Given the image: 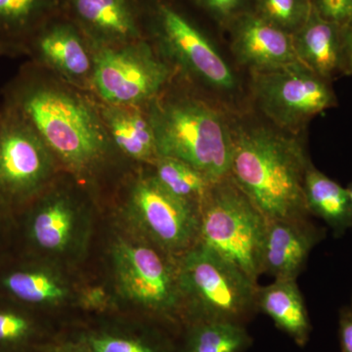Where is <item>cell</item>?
Here are the masks:
<instances>
[{"label": "cell", "instance_id": "e0dca14e", "mask_svg": "<svg viewBox=\"0 0 352 352\" xmlns=\"http://www.w3.org/2000/svg\"><path fill=\"white\" fill-rule=\"evenodd\" d=\"M71 326L0 295V352H46Z\"/></svg>", "mask_w": 352, "mask_h": 352}, {"label": "cell", "instance_id": "d4e9b609", "mask_svg": "<svg viewBox=\"0 0 352 352\" xmlns=\"http://www.w3.org/2000/svg\"><path fill=\"white\" fill-rule=\"evenodd\" d=\"M83 20L95 29L118 38H131L136 28L124 0H75Z\"/></svg>", "mask_w": 352, "mask_h": 352}, {"label": "cell", "instance_id": "83f0119b", "mask_svg": "<svg viewBox=\"0 0 352 352\" xmlns=\"http://www.w3.org/2000/svg\"><path fill=\"white\" fill-rule=\"evenodd\" d=\"M321 18L342 27L352 19V0H310Z\"/></svg>", "mask_w": 352, "mask_h": 352}, {"label": "cell", "instance_id": "836d02e7", "mask_svg": "<svg viewBox=\"0 0 352 352\" xmlns=\"http://www.w3.org/2000/svg\"><path fill=\"white\" fill-rule=\"evenodd\" d=\"M18 50V48L14 47V46L10 45V44L4 43L0 39V56L1 55L9 54V53H12L13 50Z\"/></svg>", "mask_w": 352, "mask_h": 352}, {"label": "cell", "instance_id": "7c38bea8", "mask_svg": "<svg viewBox=\"0 0 352 352\" xmlns=\"http://www.w3.org/2000/svg\"><path fill=\"white\" fill-rule=\"evenodd\" d=\"M170 76V67L147 44L102 48L95 55L92 80L110 105L135 106L153 101Z\"/></svg>", "mask_w": 352, "mask_h": 352}, {"label": "cell", "instance_id": "5b68a950", "mask_svg": "<svg viewBox=\"0 0 352 352\" xmlns=\"http://www.w3.org/2000/svg\"><path fill=\"white\" fill-rule=\"evenodd\" d=\"M232 110L190 96L155 98L149 117L160 157L180 160L210 182L226 177L232 157Z\"/></svg>", "mask_w": 352, "mask_h": 352}, {"label": "cell", "instance_id": "1f68e13d", "mask_svg": "<svg viewBox=\"0 0 352 352\" xmlns=\"http://www.w3.org/2000/svg\"><path fill=\"white\" fill-rule=\"evenodd\" d=\"M342 75H349L352 67V19L342 27Z\"/></svg>", "mask_w": 352, "mask_h": 352}, {"label": "cell", "instance_id": "f1b7e54d", "mask_svg": "<svg viewBox=\"0 0 352 352\" xmlns=\"http://www.w3.org/2000/svg\"><path fill=\"white\" fill-rule=\"evenodd\" d=\"M16 251L15 217L0 207V264Z\"/></svg>", "mask_w": 352, "mask_h": 352}, {"label": "cell", "instance_id": "ac0fdd59", "mask_svg": "<svg viewBox=\"0 0 352 352\" xmlns=\"http://www.w3.org/2000/svg\"><path fill=\"white\" fill-rule=\"evenodd\" d=\"M300 63L328 82L342 74V27L321 18L312 7L305 24L293 34Z\"/></svg>", "mask_w": 352, "mask_h": 352}, {"label": "cell", "instance_id": "d6a6232c", "mask_svg": "<svg viewBox=\"0 0 352 352\" xmlns=\"http://www.w3.org/2000/svg\"><path fill=\"white\" fill-rule=\"evenodd\" d=\"M208 9L220 18H227L235 13L243 0H203Z\"/></svg>", "mask_w": 352, "mask_h": 352}, {"label": "cell", "instance_id": "8d00e7d4", "mask_svg": "<svg viewBox=\"0 0 352 352\" xmlns=\"http://www.w3.org/2000/svg\"><path fill=\"white\" fill-rule=\"evenodd\" d=\"M349 75H352V67H351V72H349Z\"/></svg>", "mask_w": 352, "mask_h": 352}, {"label": "cell", "instance_id": "f546056e", "mask_svg": "<svg viewBox=\"0 0 352 352\" xmlns=\"http://www.w3.org/2000/svg\"><path fill=\"white\" fill-rule=\"evenodd\" d=\"M339 338L342 352H352V307H344L339 315Z\"/></svg>", "mask_w": 352, "mask_h": 352}, {"label": "cell", "instance_id": "44dd1931", "mask_svg": "<svg viewBox=\"0 0 352 352\" xmlns=\"http://www.w3.org/2000/svg\"><path fill=\"white\" fill-rule=\"evenodd\" d=\"M305 198L310 214L320 217L336 237L352 227V207L346 188L324 175L314 164L305 179Z\"/></svg>", "mask_w": 352, "mask_h": 352}, {"label": "cell", "instance_id": "603a6c76", "mask_svg": "<svg viewBox=\"0 0 352 352\" xmlns=\"http://www.w3.org/2000/svg\"><path fill=\"white\" fill-rule=\"evenodd\" d=\"M252 338L245 326L226 322H198L183 326L177 352H245Z\"/></svg>", "mask_w": 352, "mask_h": 352}, {"label": "cell", "instance_id": "e575fe53", "mask_svg": "<svg viewBox=\"0 0 352 352\" xmlns=\"http://www.w3.org/2000/svg\"><path fill=\"white\" fill-rule=\"evenodd\" d=\"M347 193H349V199H351V207H352V182L346 188Z\"/></svg>", "mask_w": 352, "mask_h": 352}, {"label": "cell", "instance_id": "3957f363", "mask_svg": "<svg viewBox=\"0 0 352 352\" xmlns=\"http://www.w3.org/2000/svg\"><path fill=\"white\" fill-rule=\"evenodd\" d=\"M231 118L234 182L266 219L309 217L305 179L312 162L302 138L245 113Z\"/></svg>", "mask_w": 352, "mask_h": 352}, {"label": "cell", "instance_id": "7402d4cb", "mask_svg": "<svg viewBox=\"0 0 352 352\" xmlns=\"http://www.w3.org/2000/svg\"><path fill=\"white\" fill-rule=\"evenodd\" d=\"M34 54L74 80L87 78L92 65L89 54L80 38L66 28L44 32L32 39L30 47Z\"/></svg>", "mask_w": 352, "mask_h": 352}, {"label": "cell", "instance_id": "4316f807", "mask_svg": "<svg viewBox=\"0 0 352 352\" xmlns=\"http://www.w3.org/2000/svg\"><path fill=\"white\" fill-rule=\"evenodd\" d=\"M256 14L282 31L294 34L312 11L310 0H256Z\"/></svg>", "mask_w": 352, "mask_h": 352}, {"label": "cell", "instance_id": "cb8c5ba5", "mask_svg": "<svg viewBox=\"0 0 352 352\" xmlns=\"http://www.w3.org/2000/svg\"><path fill=\"white\" fill-rule=\"evenodd\" d=\"M149 168L168 193L199 210L214 184L201 171L173 157H161Z\"/></svg>", "mask_w": 352, "mask_h": 352}, {"label": "cell", "instance_id": "277c9868", "mask_svg": "<svg viewBox=\"0 0 352 352\" xmlns=\"http://www.w3.org/2000/svg\"><path fill=\"white\" fill-rule=\"evenodd\" d=\"M100 199L62 171L16 215V251L76 273H85L100 226Z\"/></svg>", "mask_w": 352, "mask_h": 352}, {"label": "cell", "instance_id": "4fadbf2b", "mask_svg": "<svg viewBox=\"0 0 352 352\" xmlns=\"http://www.w3.org/2000/svg\"><path fill=\"white\" fill-rule=\"evenodd\" d=\"M69 332L90 352H177L179 336L161 322L124 312L80 317Z\"/></svg>", "mask_w": 352, "mask_h": 352}, {"label": "cell", "instance_id": "74e56055", "mask_svg": "<svg viewBox=\"0 0 352 352\" xmlns=\"http://www.w3.org/2000/svg\"><path fill=\"white\" fill-rule=\"evenodd\" d=\"M351 307H352V298H351Z\"/></svg>", "mask_w": 352, "mask_h": 352}, {"label": "cell", "instance_id": "5bb4252c", "mask_svg": "<svg viewBox=\"0 0 352 352\" xmlns=\"http://www.w3.org/2000/svg\"><path fill=\"white\" fill-rule=\"evenodd\" d=\"M164 43L176 63L191 78L224 98L239 91V80L219 50L173 9H161Z\"/></svg>", "mask_w": 352, "mask_h": 352}, {"label": "cell", "instance_id": "9c48e42d", "mask_svg": "<svg viewBox=\"0 0 352 352\" xmlns=\"http://www.w3.org/2000/svg\"><path fill=\"white\" fill-rule=\"evenodd\" d=\"M250 88L265 120L293 135L300 136L310 120L338 106L331 82L300 62L251 73Z\"/></svg>", "mask_w": 352, "mask_h": 352}, {"label": "cell", "instance_id": "30bf717a", "mask_svg": "<svg viewBox=\"0 0 352 352\" xmlns=\"http://www.w3.org/2000/svg\"><path fill=\"white\" fill-rule=\"evenodd\" d=\"M0 131V207L16 217L62 173L56 157L22 117L4 107Z\"/></svg>", "mask_w": 352, "mask_h": 352}, {"label": "cell", "instance_id": "8992f818", "mask_svg": "<svg viewBox=\"0 0 352 352\" xmlns=\"http://www.w3.org/2000/svg\"><path fill=\"white\" fill-rule=\"evenodd\" d=\"M124 173L102 206L176 258L195 247L200 238V210L168 193L149 166H136Z\"/></svg>", "mask_w": 352, "mask_h": 352}, {"label": "cell", "instance_id": "8fae6325", "mask_svg": "<svg viewBox=\"0 0 352 352\" xmlns=\"http://www.w3.org/2000/svg\"><path fill=\"white\" fill-rule=\"evenodd\" d=\"M83 274L14 252L0 264V295L72 326L82 317L78 300Z\"/></svg>", "mask_w": 352, "mask_h": 352}, {"label": "cell", "instance_id": "9a60e30c", "mask_svg": "<svg viewBox=\"0 0 352 352\" xmlns=\"http://www.w3.org/2000/svg\"><path fill=\"white\" fill-rule=\"evenodd\" d=\"M326 230L309 217L267 219L263 251V274L275 279H298L310 252L325 238Z\"/></svg>", "mask_w": 352, "mask_h": 352}, {"label": "cell", "instance_id": "4dcf8cb0", "mask_svg": "<svg viewBox=\"0 0 352 352\" xmlns=\"http://www.w3.org/2000/svg\"><path fill=\"white\" fill-rule=\"evenodd\" d=\"M46 352H90L85 344L69 332V329Z\"/></svg>", "mask_w": 352, "mask_h": 352}, {"label": "cell", "instance_id": "52a82bcc", "mask_svg": "<svg viewBox=\"0 0 352 352\" xmlns=\"http://www.w3.org/2000/svg\"><path fill=\"white\" fill-rule=\"evenodd\" d=\"M182 327L198 322L245 326L258 314V281L198 242L178 258Z\"/></svg>", "mask_w": 352, "mask_h": 352}, {"label": "cell", "instance_id": "ffe728a7", "mask_svg": "<svg viewBox=\"0 0 352 352\" xmlns=\"http://www.w3.org/2000/svg\"><path fill=\"white\" fill-rule=\"evenodd\" d=\"M113 106L104 113V122L113 147L122 159L136 166H152L160 159L149 117L131 108Z\"/></svg>", "mask_w": 352, "mask_h": 352}, {"label": "cell", "instance_id": "484cf974", "mask_svg": "<svg viewBox=\"0 0 352 352\" xmlns=\"http://www.w3.org/2000/svg\"><path fill=\"white\" fill-rule=\"evenodd\" d=\"M45 0H0V39L19 48L31 34Z\"/></svg>", "mask_w": 352, "mask_h": 352}, {"label": "cell", "instance_id": "d6986e66", "mask_svg": "<svg viewBox=\"0 0 352 352\" xmlns=\"http://www.w3.org/2000/svg\"><path fill=\"white\" fill-rule=\"evenodd\" d=\"M256 307L258 311L270 317L296 346H307L312 326L296 280L275 279L267 286H258Z\"/></svg>", "mask_w": 352, "mask_h": 352}, {"label": "cell", "instance_id": "7a4b0ae2", "mask_svg": "<svg viewBox=\"0 0 352 352\" xmlns=\"http://www.w3.org/2000/svg\"><path fill=\"white\" fill-rule=\"evenodd\" d=\"M87 270L106 282L119 312L182 331L178 258L152 244L104 206Z\"/></svg>", "mask_w": 352, "mask_h": 352}, {"label": "cell", "instance_id": "2e32d148", "mask_svg": "<svg viewBox=\"0 0 352 352\" xmlns=\"http://www.w3.org/2000/svg\"><path fill=\"white\" fill-rule=\"evenodd\" d=\"M233 56L250 73L281 68L298 61L293 34L266 22L256 13L235 21L231 38Z\"/></svg>", "mask_w": 352, "mask_h": 352}, {"label": "cell", "instance_id": "ba28073f", "mask_svg": "<svg viewBox=\"0 0 352 352\" xmlns=\"http://www.w3.org/2000/svg\"><path fill=\"white\" fill-rule=\"evenodd\" d=\"M266 227L263 212L228 175L214 182L201 206L199 242L258 281Z\"/></svg>", "mask_w": 352, "mask_h": 352}, {"label": "cell", "instance_id": "6da1fadb", "mask_svg": "<svg viewBox=\"0 0 352 352\" xmlns=\"http://www.w3.org/2000/svg\"><path fill=\"white\" fill-rule=\"evenodd\" d=\"M6 107L15 111L43 139L64 173L102 201L111 177H120L119 153L94 108L69 90L25 69L9 87Z\"/></svg>", "mask_w": 352, "mask_h": 352}, {"label": "cell", "instance_id": "d590c367", "mask_svg": "<svg viewBox=\"0 0 352 352\" xmlns=\"http://www.w3.org/2000/svg\"><path fill=\"white\" fill-rule=\"evenodd\" d=\"M2 120H3V112L1 110L0 111V131H1Z\"/></svg>", "mask_w": 352, "mask_h": 352}]
</instances>
